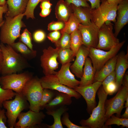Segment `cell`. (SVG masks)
Returning <instances> with one entry per match:
<instances>
[{"instance_id":"obj_33","label":"cell","mask_w":128,"mask_h":128,"mask_svg":"<svg viewBox=\"0 0 128 128\" xmlns=\"http://www.w3.org/2000/svg\"><path fill=\"white\" fill-rule=\"evenodd\" d=\"M50 0H28L25 11L23 13L26 16L27 19L31 18L32 19L35 18L34 15V11L38 3L43 1Z\"/></svg>"},{"instance_id":"obj_24","label":"cell","mask_w":128,"mask_h":128,"mask_svg":"<svg viewBox=\"0 0 128 128\" xmlns=\"http://www.w3.org/2000/svg\"><path fill=\"white\" fill-rule=\"evenodd\" d=\"M91 59L87 57L86 59L83 68V74L80 78L78 86L82 87L90 85L93 83L96 71L94 68Z\"/></svg>"},{"instance_id":"obj_9","label":"cell","mask_w":128,"mask_h":128,"mask_svg":"<svg viewBox=\"0 0 128 128\" xmlns=\"http://www.w3.org/2000/svg\"><path fill=\"white\" fill-rule=\"evenodd\" d=\"M118 92L113 97L106 100L105 103V118L106 120L111 116L116 114L120 117L121 112L124 107L126 98L128 96V87L123 86L119 89Z\"/></svg>"},{"instance_id":"obj_29","label":"cell","mask_w":128,"mask_h":128,"mask_svg":"<svg viewBox=\"0 0 128 128\" xmlns=\"http://www.w3.org/2000/svg\"><path fill=\"white\" fill-rule=\"evenodd\" d=\"M75 57L70 48L59 49L57 60L62 65L73 61Z\"/></svg>"},{"instance_id":"obj_47","label":"cell","mask_w":128,"mask_h":128,"mask_svg":"<svg viewBox=\"0 0 128 128\" xmlns=\"http://www.w3.org/2000/svg\"><path fill=\"white\" fill-rule=\"evenodd\" d=\"M101 0H88L91 3V9L98 8L100 6Z\"/></svg>"},{"instance_id":"obj_35","label":"cell","mask_w":128,"mask_h":128,"mask_svg":"<svg viewBox=\"0 0 128 128\" xmlns=\"http://www.w3.org/2000/svg\"><path fill=\"white\" fill-rule=\"evenodd\" d=\"M16 93L10 89H5L0 85V108L3 107V103L5 101L12 100L15 96Z\"/></svg>"},{"instance_id":"obj_3","label":"cell","mask_w":128,"mask_h":128,"mask_svg":"<svg viewBox=\"0 0 128 128\" xmlns=\"http://www.w3.org/2000/svg\"><path fill=\"white\" fill-rule=\"evenodd\" d=\"M97 92L99 99L97 105L93 109L89 118L85 120L82 119L79 122L82 126L87 128H105L104 124L106 120L105 103L108 95L102 85Z\"/></svg>"},{"instance_id":"obj_8","label":"cell","mask_w":128,"mask_h":128,"mask_svg":"<svg viewBox=\"0 0 128 128\" xmlns=\"http://www.w3.org/2000/svg\"><path fill=\"white\" fill-rule=\"evenodd\" d=\"M125 42V41H123L120 42L108 51L95 48H89L88 56L91 59L96 72L100 70L109 60L117 55Z\"/></svg>"},{"instance_id":"obj_17","label":"cell","mask_w":128,"mask_h":128,"mask_svg":"<svg viewBox=\"0 0 128 128\" xmlns=\"http://www.w3.org/2000/svg\"><path fill=\"white\" fill-rule=\"evenodd\" d=\"M89 53V48L83 45H82L76 55L74 62L70 67L71 72L78 78H80L82 76L83 67Z\"/></svg>"},{"instance_id":"obj_37","label":"cell","mask_w":128,"mask_h":128,"mask_svg":"<svg viewBox=\"0 0 128 128\" xmlns=\"http://www.w3.org/2000/svg\"><path fill=\"white\" fill-rule=\"evenodd\" d=\"M69 115L68 113L65 112L63 114L61 120L63 124L66 126L68 128H87L85 127L79 126L72 123L69 119Z\"/></svg>"},{"instance_id":"obj_7","label":"cell","mask_w":128,"mask_h":128,"mask_svg":"<svg viewBox=\"0 0 128 128\" xmlns=\"http://www.w3.org/2000/svg\"><path fill=\"white\" fill-rule=\"evenodd\" d=\"M33 77L32 73L27 72L2 76L0 84L4 89H10L20 94L26 83Z\"/></svg>"},{"instance_id":"obj_44","label":"cell","mask_w":128,"mask_h":128,"mask_svg":"<svg viewBox=\"0 0 128 128\" xmlns=\"http://www.w3.org/2000/svg\"><path fill=\"white\" fill-rule=\"evenodd\" d=\"M5 111L0 108V128H7L6 124L7 122V118L6 115Z\"/></svg>"},{"instance_id":"obj_34","label":"cell","mask_w":128,"mask_h":128,"mask_svg":"<svg viewBox=\"0 0 128 128\" xmlns=\"http://www.w3.org/2000/svg\"><path fill=\"white\" fill-rule=\"evenodd\" d=\"M61 34L58 41L55 44L56 47L59 48H70V34L66 32Z\"/></svg>"},{"instance_id":"obj_45","label":"cell","mask_w":128,"mask_h":128,"mask_svg":"<svg viewBox=\"0 0 128 128\" xmlns=\"http://www.w3.org/2000/svg\"><path fill=\"white\" fill-rule=\"evenodd\" d=\"M8 10V7L6 4L3 6H0V24L3 21V13H6Z\"/></svg>"},{"instance_id":"obj_55","label":"cell","mask_w":128,"mask_h":128,"mask_svg":"<svg viewBox=\"0 0 128 128\" xmlns=\"http://www.w3.org/2000/svg\"><path fill=\"white\" fill-rule=\"evenodd\" d=\"M4 22V20H3V21L0 24V27H1L2 25L3 24ZM0 50H1L0 48Z\"/></svg>"},{"instance_id":"obj_12","label":"cell","mask_w":128,"mask_h":128,"mask_svg":"<svg viewBox=\"0 0 128 128\" xmlns=\"http://www.w3.org/2000/svg\"><path fill=\"white\" fill-rule=\"evenodd\" d=\"M40 80L43 89H48L65 93L77 99H79L81 96L80 94L73 89L60 83L56 74L45 76Z\"/></svg>"},{"instance_id":"obj_52","label":"cell","mask_w":128,"mask_h":128,"mask_svg":"<svg viewBox=\"0 0 128 128\" xmlns=\"http://www.w3.org/2000/svg\"><path fill=\"white\" fill-rule=\"evenodd\" d=\"M108 2L118 4L123 0H107Z\"/></svg>"},{"instance_id":"obj_49","label":"cell","mask_w":128,"mask_h":128,"mask_svg":"<svg viewBox=\"0 0 128 128\" xmlns=\"http://www.w3.org/2000/svg\"><path fill=\"white\" fill-rule=\"evenodd\" d=\"M124 78L123 80L122 84L123 86L128 87V75L126 73L124 76Z\"/></svg>"},{"instance_id":"obj_14","label":"cell","mask_w":128,"mask_h":128,"mask_svg":"<svg viewBox=\"0 0 128 128\" xmlns=\"http://www.w3.org/2000/svg\"><path fill=\"white\" fill-rule=\"evenodd\" d=\"M102 82L97 81L90 85L80 87H76L73 89L80 94L85 100L87 104V110L91 114L93 109L96 107V96Z\"/></svg>"},{"instance_id":"obj_16","label":"cell","mask_w":128,"mask_h":128,"mask_svg":"<svg viewBox=\"0 0 128 128\" xmlns=\"http://www.w3.org/2000/svg\"><path fill=\"white\" fill-rule=\"evenodd\" d=\"M72 64L68 63L62 65L60 70L57 72L56 74L59 82L62 84L73 89L78 86L80 81L77 80L72 73L70 67Z\"/></svg>"},{"instance_id":"obj_30","label":"cell","mask_w":128,"mask_h":128,"mask_svg":"<svg viewBox=\"0 0 128 128\" xmlns=\"http://www.w3.org/2000/svg\"><path fill=\"white\" fill-rule=\"evenodd\" d=\"M80 23L79 20L73 13L71 15L67 21L65 23L64 28L60 31L61 33L66 32L70 34L78 29Z\"/></svg>"},{"instance_id":"obj_38","label":"cell","mask_w":128,"mask_h":128,"mask_svg":"<svg viewBox=\"0 0 128 128\" xmlns=\"http://www.w3.org/2000/svg\"><path fill=\"white\" fill-rule=\"evenodd\" d=\"M65 26V23L63 21H53L48 24L47 29L50 32L60 31L64 28Z\"/></svg>"},{"instance_id":"obj_46","label":"cell","mask_w":128,"mask_h":128,"mask_svg":"<svg viewBox=\"0 0 128 128\" xmlns=\"http://www.w3.org/2000/svg\"><path fill=\"white\" fill-rule=\"evenodd\" d=\"M52 5L49 0H46L41 2L40 7L41 9H51Z\"/></svg>"},{"instance_id":"obj_19","label":"cell","mask_w":128,"mask_h":128,"mask_svg":"<svg viewBox=\"0 0 128 128\" xmlns=\"http://www.w3.org/2000/svg\"><path fill=\"white\" fill-rule=\"evenodd\" d=\"M128 68V52L125 54L122 52L117 55L115 69V82L119 89L122 84L125 73Z\"/></svg>"},{"instance_id":"obj_28","label":"cell","mask_w":128,"mask_h":128,"mask_svg":"<svg viewBox=\"0 0 128 128\" xmlns=\"http://www.w3.org/2000/svg\"><path fill=\"white\" fill-rule=\"evenodd\" d=\"M70 48L75 57L81 46L83 45L82 37L80 31L78 29L70 34Z\"/></svg>"},{"instance_id":"obj_40","label":"cell","mask_w":128,"mask_h":128,"mask_svg":"<svg viewBox=\"0 0 128 128\" xmlns=\"http://www.w3.org/2000/svg\"><path fill=\"white\" fill-rule=\"evenodd\" d=\"M46 35L45 32L41 30L35 31L33 33V38L34 41L37 43H41L45 39Z\"/></svg>"},{"instance_id":"obj_21","label":"cell","mask_w":128,"mask_h":128,"mask_svg":"<svg viewBox=\"0 0 128 128\" xmlns=\"http://www.w3.org/2000/svg\"><path fill=\"white\" fill-rule=\"evenodd\" d=\"M55 14L58 20L67 22L73 13L71 4H69L65 0H59L55 8Z\"/></svg>"},{"instance_id":"obj_43","label":"cell","mask_w":128,"mask_h":128,"mask_svg":"<svg viewBox=\"0 0 128 128\" xmlns=\"http://www.w3.org/2000/svg\"><path fill=\"white\" fill-rule=\"evenodd\" d=\"M115 70L107 76L102 82V86L103 89L110 82L115 81Z\"/></svg>"},{"instance_id":"obj_10","label":"cell","mask_w":128,"mask_h":128,"mask_svg":"<svg viewBox=\"0 0 128 128\" xmlns=\"http://www.w3.org/2000/svg\"><path fill=\"white\" fill-rule=\"evenodd\" d=\"M111 22L106 21L99 28V41L96 48L108 50L120 42L113 33V24Z\"/></svg>"},{"instance_id":"obj_23","label":"cell","mask_w":128,"mask_h":128,"mask_svg":"<svg viewBox=\"0 0 128 128\" xmlns=\"http://www.w3.org/2000/svg\"><path fill=\"white\" fill-rule=\"evenodd\" d=\"M71 97L67 94L57 91L55 97L45 106L47 110L56 109L62 106L69 105L72 103Z\"/></svg>"},{"instance_id":"obj_39","label":"cell","mask_w":128,"mask_h":128,"mask_svg":"<svg viewBox=\"0 0 128 128\" xmlns=\"http://www.w3.org/2000/svg\"><path fill=\"white\" fill-rule=\"evenodd\" d=\"M103 89L108 95H111L117 92L119 89L115 81H114L109 83Z\"/></svg>"},{"instance_id":"obj_5","label":"cell","mask_w":128,"mask_h":128,"mask_svg":"<svg viewBox=\"0 0 128 128\" xmlns=\"http://www.w3.org/2000/svg\"><path fill=\"white\" fill-rule=\"evenodd\" d=\"M14 100H6L3 106L6 109V115L8 126L10 128L14 126L17 118L23 110L29 109V104L22 93H16Z\"/></svg>"},{"instance_id":"obj_22","label":"cell","mask_w":128,"mask_h":128,"mask_svg":"<svg viewBox=\"0 0 128 128\" xmlns=\"http://www.w3.org/2000/svg\"><path fill=\"white\" fill-rule=\"evenodd\" d=\"M117 55L107 61L99 71L96 72L93 82L97 81L102 82L105 79L115 70Z\"/></svg>"},{"instance_id":"obj_32","label":"cell","mask_w":128,"mask_h":128,"mask_svg":"<svg viewBox=\"0 0 128 128\" xmlns=\"http://www.w3.org/2000/svg\"><path fill=\"white\" fill-rule=\"evenodd\" d=\"M112 124H116L119 126L121 125L128 128V119L120 118L113 114L106 120L104 126L105 128H108L109 126Z\"/></svg>"},{"instance_id":"obj_6","label":"cell","mask_w":128,"mask_h":128,"mask_svg":"<svg viewBox=\"0 0 128 128\" xmlns=\"http://www.w3.org/2000/svg\"><path fill=\"white\" fill-rule=\"evenodd\" d=\"M99 7L92 9L91 22L99 28L107 21L115 23L116 21L118 4L101 0Z\"/></svg>"},{"instance_id":"obj_27","label":"cell","mask_w":128,"mask_h":128,"mask_svg":"<svg viewBox=\"0 0 128 128\" xmlns=\"http://www.w3.org/2000/svg\"><path fill=\"white\" fill-rule=\"evenodd\" d=\"M68 110V108L65 105L55 109L47 110L46 113L48 115L52 116L54 120V123L52 125L46 124L47 127L49 128H63L61 117Z\"/></svg>"},{"instance_id":"obj_13","label":"cell","mask_w":128,"mask_h":128,"mask_svg":"<svg viewBox=\"0 0 128 128\" xmlns=\"http://www.w3.org/2000/svg\"><path fill=\"white\" fill-rule=\"evenodd\" d=\"M42 112H35L30 110L26 112H21L17 118L14 127L15 128H33L41 124L45 117Z\"/></svg>"},{"instance_id":"obj_51","label":"cell","mask_w":128,"mask_h":128,"mask_svg":"<svg viewBox=\"0 0 128 128\" xmlns=\"http://www.w3.org/2000/svg\"><path fill=\"white\" fill-rule=\"evenodd\" d=\"M121 118L125 119H128V107L126 108L125 112L122 115Z\"/></svg>"},{"instance_id":"obj_36","label":"cell","mask_w":128,"mask_h":128,"mask_svg":"<svg viewBox=\"0 0 128 128\" xmlns=\"http://www.w3.org/2000/svg\"><path fill=\"white\" fill-rule=\"evenodd\" d=\"M19 38V41L25 44L31 50H33L31 34L27 29L23 30Z\"/></svg>"},{"instance_id":"obj_11","label":"cell","mask_w":128,"mask_h":128,"mask_svg":"<svg viewBox=\"0 0 128 128\" xmlns=\"http://www.w3.org/2000/svg\"><path fill=\"white\" fill-rule=\"evenodd\" d=\"M59 49L51 46L44 49L40 58L41 65L45 76L55 75V70L58 68L59 63L57 61Z\"/></svg>"},{"instance_id":"obj_15","label":"cell","mask_w":128,"mask_h":128,"mask_svg":"<svg viewBox=\"0 0 128 128\" xmlns=\"http://www.w3.org/2000/svg\"><path fill=\"white\" fill-rule=\"evenodd\" d=\"M78 29L82 35L83 45L89 48H96L99 41V28L91 22L88 25L80 24Z\"/></svg>"},{"instance_id":"obj_53","label":"cell","mask_w":128,"mask_h":128,"mask_svg":"<svg viewBox=\"0 0 128 128\" xmlns=\"http://www.w3.org/2000/svg\"><path fill=\"white\" fill-rule=\"evenodd\" d=\"M6 3V0H0V6H3L5 5Z\"/></svg>"},{"instance_id":"obj_1","label":"cell","mask_w":128,"mask_h":128,"mask_svg":"<svg viewBox=\"0 0 128 128\" xmlns=\"http://www.w3.org/2000/svg\"><path fill=\"white\" fill-rule=\"evenodd\" d=\"M0 48L3 56L2 76L17 73L31 67L27 60L11 46L1 43Z\"/></svg>"},{"instance_id":"obj_42","label":"cell","mask_w":128,"mask_h":128,"mask_svg":"<svg viewBox=\"0 0 128 128\" xmlns=\"http://www.w3.org/2000/svg\"><path fill=\"white\" fill-rule=\"evenodd\" d=\"M69 4H72L77 6L91 7L87 3L88 0H65Z\"/></svg>"},{"instance_id":"obj_54","label":"cell","mask_w":128,"mask_h":128,"mask_svg":"<svg viewBox=\"0 0 128 128\" xmlns=\"http://www.w3.org/2000/svg\"><path fill=\"white\" fill-rule=\"evenodd\" d=\"M126 102L125 103L124 107L126 108L128 107V96L126 97L125 101Z\"/></svg>"},{"instance_id":"obj_20","label":"cell","mask_w":128,"mask_h":128,"mask_svg":"<svg viewBox=\"0 0 128 128\" xmlns=\"http://www.w3.org/2000/svg\"><path fill=\"white\" fill-rule=\"evenodd\" d=\"M28 0H7L8 10L5 16L13 18L25 12Z\"/></svg>"},{"instance_id":"obj_31","label":"cell","mask_w":128,"mask_h":128,"mask_svg":"<svg viewBox=\"0 0 128 128\" xmlns=\"http://www.w3.org/2000/svg\"><path fill=\"white\" fill-rule=\"evenodd\" d=\"M57 91L48 89H44L40 105V110L43 109L46 105L55 97Z\"/></svg>"},{"instance_id":"obj_41","label":"cell","mask_w":128,"mask_h":128,"mask_svg":"<svg viewBox=\"0 0 128 128\" xmlns=\"http://www.w3.org/2000/svg\"><path fill=\"white\" fill-rule=\"evenodd\" d=\"M61 34L60 31L51 32L47 36L48 39L55 44L56 43L59 39Z\"/></svg>"},{"instance_id":"obj_48","label":"cell","mask_w":128,"mask_h":128,"mask_svg":"<svg viewBox=\"0 0 128 128\" xmlns=\"http://www.w3.org/2000/svg\"><path fill=\"white\" fill-rule=\"evenodd\" d=\"M39 14L40 15L41 17H45L48 15L50 14L51 9H42Z\"/></svg>"},{"instance_id":"obj_26","label":"cell","mask_w":128,"mask_h":128,"mask_svg":"<svg viewBox=\"0 0 128 128\" xmlns=\"http://www.w3.org/2000/svg\"><path fill=\"white\" fill-rule=\"evenodd\" d=\"M10 46L16 51L27 60L32 59L36 56V51L31 50L27 45L20 41L14 42Z\"/></svg>"},{"instance_id":"obj_18","label":"cell","mask_w":128,"mask_h":128,"mask_svg":"<svg viewBox=\"0 0 128 128\" xmlns=\"http://www.w3.org/2000/svg\"><path fill=\"white\" fill-rule=\"evenodd\" d=\"M114 34L116 37L128 23V0H123L118 5Z\"/></svg>"},{"instance_id":"obj_4","label":"cell","mask_w":128,"mask_h":128,"mask_svg":"<svg viewBox=\"0 0 128 128\" xmlns=\"http://www.w3.org/2000/svg\"><path fill=\"white\" fill-rule=\"evenodd\" d=\"M43 89L40 79L37 77H33L25 85L21 93L29 102L30 110L36 112L40 111Z\"/></svg>"},{"instance_id":"obj_50","label":"cell","mask_w":128,"mask_h":128,"mask_svg":"<svg viewBox=\"0 0 128 128\" xmlns=\"http://www.w3.org/2000/svg\"><path fill=\"white\" fill-rule=\"evenodd\" d=\"M3 56L1 50H0V74L1 72L3 62Z\"/></svg>"},{"instance_id":"obj_2","label":"cell","mask_w":128,"mask_h":128,"mask_svg":"<svg viewBox=\"0 0 128 128\" xmlns=\"http://www.w3.org/2000/svg\"><path fill=\"white\" fill-rule=\"evenodd\" d=\"M24 16L23 13L13 18L5 16V19L0 27V40L1 43L10 46L19 37L21 28L26 27L22 20Z\"/></svg>"},{"instance_id":"obj_25","label":"cell","mask_w":128,"mask_h":128,"mask_svg":"<svg viewBox=\"0 0 128 128\" xmlns=\"http://www.w3.org/2000/svg\"><path fill=\"white\" fill-rule=\"evenodd\" d=\"M71 5L73 13L78 19L80 24L88 25L91 23L92 9L91 7H77L72 4Z\"/></svg>"}]
</instances>
